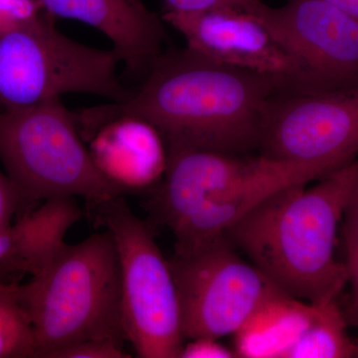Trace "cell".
<instances>
[{"instance_id":"cell-1","label":"cell","mask_w":358,"mask_h":358,"mask_svg":"<svg viewBox=\"0 0 358 358\" xmlns=\"http://www.w3.org/2000/svg\"><path fill=\"white\" fill-rule=\"evenodd\" d=\"M147 74L122 102L76 115L84 140L106 122L133 117L159 131L167 152L245 155L258 148L268 103L286 86L277 78L222 64L188 48L160 54Z\"/></svg>"},{"instance_id":"cell-2","label":"cell","mask_w":358,"mask_h":358,"mask_svg":"<svg viewBox=\"0 0 358 358\" xmlns=\"http://www.w3.org/2000/svg\"><path fill=\"white\" fill-rule=\"evenodd\" d=\"M357 182L358 159L312 187L298 183L273 193L224 237L287 296L308 303L338 299L348 275L334 250Z\"/></svg>"},{"instance_id":"cell-3","label":"cell","mask_w":358,"mask_h":358,"mask_svg":"<svg viewBox=\"0 0 358 358\" xmlns=\"http://www.w3.org/2000/svg\"><path fill=\"white\" fill-rule=\"evenodd\" d=\"M16 293L31 322L36 357L92 339L126 341L121 266L108 230L63 245Z\"/></svg>"},{"instance_id":"cell-4","label":"cell","mask_w":358,"mask_h":358,"mask_svg":"<svg viewBox=\"0 0 358 358\" xmlns=\"http://www.w3.org/2000/svg\"><path fill=\"white\" fill-rule=\"evenodd\" d=\"M0 160L20 199L16 218L49 199L81 197L98 208L124 194L96 169L61 99L0 107Z\"/></svg>"},{"instance_id":"cell-5","label":"cell","mask_w":358,"mask_h":358,"mask_svg":"<svg viewBox=\"0 0 358 358\" xmlns=\"http://www.w3.org/2000/svg\"><path fill=\"white\" fill-rule=\"evenodd\" d=\"M114 49L79 43L59 31L43 11L0 37V107H32L65 94H91L121 103L129 91L117 76Z\"/></svg>"},{"instance_id":"cell-6","label":"cell","mask_w":358,"mask_h":358,"mask_svg":"<svg viewBox=\"0 0 358 358\" xmlns=\"http://www.w3.org/2000/svg\"><path fill=\"white\" fill-rule=\"evenodd\" d=\"M121 266L124 338L141 358H178L185 345L178 289L150 225L122 195L98 207Z\"/></svg>"},{"instance_id":"cell-7","label":"cell","mask_w":358,"mask_h":358,"mask_svg":"<svg viewBox=\"0 0 358 358\" xmlns=\"http://www.w3.org/2000/svg\"><path fill=\"white\" fill-rule=\"evenodd\" d=\"M169 261L185 339L237 334L266 306L287 296L240 258L225 237Z\"/></svg>"},{"instance_id":"cell-8","label":"cell","mask_w":358,"mask_h":358,"mask_svg":"<svg viewBox=\"0 0 358 358\" xmlns=\"http://www.w3.org/2000/svg\"><path fill=\"white\" fill-rule=\"evenodd\" d=\"M258 150L274 162L324 178L358 157V87L338 91L282 88L268 103Z\"/></svg>"},{"instance_id":"cell-9","label":"cell","mask_w":358,"mask_h":358,"mask_svg":"<svg viewBox=\"0 0 358 358\" xmlns=\"http://www.w3.org/2000/svg\"><path fill=\"white\" fill-rule=\"evenodd\" d=\"M258 17L301 72L308 91L358 87V20L324 0L265 6Z\"/></svg>"},{"instance_id":"cell-10","label":"cell","mask_w":358,"mask_h":358,"mask_svg":"<svg viewBox=\"0 0 358 358\" xmlns=\"http://www.w3.org/2000/svg\"><path fill=\"white\" fill-rule=\"evenodd\" d=\"M162 18L199 55L277 78L289 88L300 86L299 66L255 14L216 8L192 13L166 11Z\"/></svg>"},{"instance_id":"cell-11","label":"cell","mask_w":358,"mask_h":358,"mask_svg":"<svg viewBox=\"0 0 358 358\" xmlns=\"http://www.w3.org/2000/svg\"><path fill=\"white\" fill-rule=\"evenodd\" d=\"M169 154L166 173L152 199L155 214L173 234L212 200L267 169L274 160L262 155L178 150Z\"/></svg>"},{"instance_id":"cell-12","label":"cell","mask_w":358,"mask_h":358,"mask_svg":"<svg viewBox=\"0 0 358 358\" xmlns=\"http://www.w3.org/2000/svg\"><path fill=\"white\" fill-rule=\"evenodd\" d=\"M51 16L82 21L112 41L121 62L134 74L147 72L160 55L162 20L141 0H39Z\"/></svg>"},{"instance_id":"cell-13","label":"cell","mask_w":358,"mask_h":358,"mask_svg":"<svg viewBox=\"0 0 358 358\" xmlns=\"http://www.w3.org/2000/svg\"><path fill=\"white\" fill-rule=\"evenodd\" d=\"M89 141L96 169L124 194L150 190L166 173V143L143 120L117 117L96 129Z\"/></svg>"},{"instance_id":"cell-14","label":"cell","mask_w":358,"mask_h":358,"mask_svg":"<svg viewBox=\"0 0 358 358\" xmlns=\"http://www.w3.org/2000/svg\"><path fill=\"white\" fill-rule=\"evenodd\" d=\"M322 178L308 166L273 162L262 173L212 200L174 234V255H187L224 237L231 226L278 190Z\"/></svg>"},{"instance_id":"cell-15","label":"cell","mask_w":358,"mask_h":358,"mask_svg":"<svg viewBox=\"0 0 358 358\" xmlns=\"http://www.w3.org/2000/svg\"><path fill=\"white\" fill-rule=\"evenodd\" d=\"M82 217L75 197L46 200L10 226L11 250L0 270L38 274L66 243V234Z\"/></svg>"},{"instance_id":"cell-16","label":"cell","mask_w":358,"mask_h":358,"mask_svg":"<svg viewBox=\"0 0 358 358\" xmlns=\"http://www.w3.org/2000/svg\"><path fill=\"white\" fill-rule=\"evenodd\" d=\"M315 305L289 296L266 306L236 334L237 355L243 357H282L308 326Z\"/></svg>"},{"instance_id":"cell-17","label":"cell","mask_w":358,"mask_h":358,"mask_svg":"<svg viewBox=\"0 0 358 358\" xmlns=\"http://www.w3.org/2000/svg\"><path fill=\"white\" fill-rule=\"evenodd\" d=\"M313 305L308 326L281 358L358 357V345L348 336V320L338 299Z\"/></svg>"},{"instance_id":"cell-18","label":"cell","mask_w":358,"mask_h":358,"mask_svg":"<svg viewBox=\"0 0 358 358\" xmlns=\"http://www.w3.org/2000/svg\"><path fill=\"white\" fill-rule=\"evenodd\" d=\"M16 291L14 282L0 289V358H34V331Z\"/></svg>"},{"instance_id":"cell-19","label":"cell","mask_w":358,"mask_h":358,"mask_svg":"<svg viewBox=\"0 0 358 358\" xmlns=\"http://www.w3.org/2000/svg\"><path fill=\"white\" fill-rule=\"evenodd\" d=\"M122 343L110 339H92L55 350L48 358H129Z\"/></svg>"},{"instance_id":"cell-20","label":"cell","mask_w":358,"mask_h":358,"mask_svg":"<svg viewBox=\"0 0 358 358\" xmlns=\"http://www.w3.org/2000/svg\"><path fill=\"white\" fill-rule=\"evenodd\" d=\"M166 11L192 13L216 8L241 9L258 16L266 4L262 0H164Z\"/></svg>"},{"instance_id":"cell-21","label":"cell","mask_w":358,"mask_h":358,"mask_svg":"<svg viewBox=\"0 0 358 358\" xmlns=\"http://www.w3.org/2000/svg\"><path fill=\"white\" fill-rule=\"evenodd\" d=\"M39 0H0V37L43 13Z\"/></svg>"},{"instance_id":"cell-22","label":"cell","mask_w":358,"mask_h":358,"mask_svg":"<svg viewBox=\"0 0 358 358\" xmlns=\"http://www.w3.org/2000/svg\"><path fill=\"white\" fill-rule=\"evenodd\" d=\"M181 350V358H230L234 353L224 348L218 343V339L200 338L189 339Z\"/></svg>"},{"instance_id":"cell-23","label":"cell","mask_w":358,"mask_h":358,"mask_svg":"<svg viewBox=\"0 0 358 358\" xmlns=\"http://www.w3.org/2000/svg\"><path fill=\"white\" fill-rule=\"evenodd\" d=\"M20 210V199L13 183L6 174L0 173V229L13 223Z\"/></svg>"},{"instance_id":"cell-24","label":"cell","mask_w":358,"mask_h":358,"mask_svg":"<svg viewBox=\"0 0 358 358\" xmlns=\"http://www.w3.org/2000/svg\"><path fill=\"white\" fill-rule=\"evenodd\" d=\"M343 238L346 248V255L358 254V192L355 186V192L343 215Z\"/></svg>"},{"instance_id":"cell-25","label":"cell","mask_w":358,"mask_h":358,"mask_svg":"<svg viewBox=\"0 0 358 358\" xmlns=\"http://www.w3.org/2000/svg\"><path fill=\"white\" fill-rule=\"evenodd\" d=\"M346 268L350 284V296L345 312L348 326L358 327V254L346 255Z\"/></svg>"},{"instance_id":"cell-26","label":"cell","mask_w":358,"mask_h":358,"mask_svg":"<svg viewBox=\"0 0 358 358\" xmlns=\"http://www.w3.org/2000/svg\"><path fill=\"white\" fill-rule=\"evenodd\" d=\"M11 250L10 227L0 229V268L6 264Z\"/></svg>"},{"instance_id":"cell-27","label":"cell","mask_w":358,"mask_h":358,"mask_svg":"<svg viewBox=\"0 0 358 358\" xmlns=\"http://www.w3.org/2000/svg\"><path fill=\"white\" fill-rule=\"evenodd\" d=\"M324 1L358 20V0H324Z\"/></svg>"},{"instance_id":"cell-28","label":"cell","mask_w":358,"mask_h":358,"mask_svg":"<svg viewBox=\"0 0 358 358\" xmlns=\"http://www.w3.org/2000/svg\"><path fill=\"white\" fill-rule=\"evenodd\" d=\"M11 284H6V282H0V289L8 288Z\"/></svg>"},{"instance_id":"cell-29","label":"cell","mask_w":358,"mask_h":358,"mask_svg":"<svg viewBox=\"0 0 358 358\" xmlns=\"http://www.w3.org/2000/svg\"><path fill=\"white\" fill-rule=\"evenodd\" d=\"M357 192H358V182H357Z\"/></svg>"}]
</instances>
